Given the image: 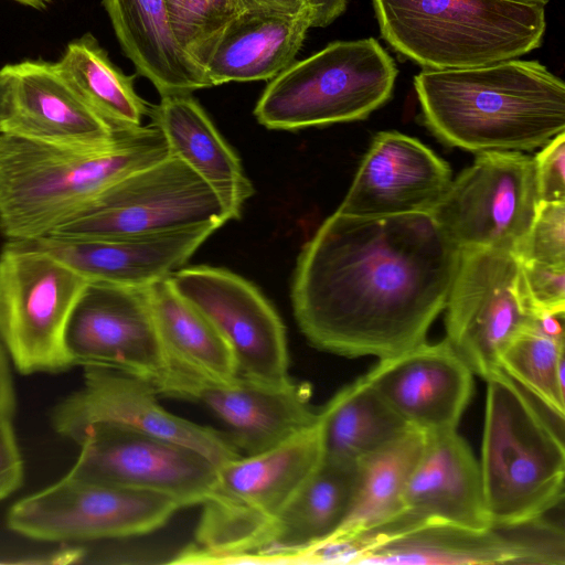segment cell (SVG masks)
Listing matches in <instances>:
<instances>
[{
	"label": "cell",
	"mask_w": 565,
	"mask_h": 565,
	"mask_svg": "<svg viewBox=\"0 0 565 565\" xmlns=\"http://www.w3.org/2000/svg\"><path fill=\"white\" fill-rule=\"evenodd\" d=\"M459 257L429 213L335 211L298 255L290 288L295 319L319 350L396 355L426 341L445 309Z\"/></svg>",
	"instance_id": "6da1fadb"
},
{
	"label": "cell",
	"mask_w": 565,
	"mask_h": 565,
	"mask_svg": "<svg viewBox=\"0 0 565 565\" xmlns=\"http://www.w3.org/2000/svg\"><path fill=\"white\" fill-rule=\"evenodd\" d=\"M414 87L426 127L451 147L525 151L565 131V84L537 61L425 70Z\"/></svg>",
	"instance_id": "7a4b0ae2"
},
{
	"label": "cell",
	"mask_w": 565,
	"mask_h": 565,
	"mask_svg": "<svg viewBox=\"0 0 565 565\" xmlns=\"http://www.w3.org/2000/svg\"><path fill=\"white\" fill-rule=\"evenodd\" d=\"M169 156L152 121L87 148L1 132L0 231L10 242L47 236L110 184Z\"/></svg>",
	"instance_id": "3957f363"
},
{
	"label": "cell",
	"mask_w": 565,
	"mask_h": 565,
	"mask_svg": "<svg viewBox=\"0 0 565 565\" xmlns=\"http://www.w3.org/2000/svg\"><path fill=\"white\" fill-rule=\"evenodd\" d=\"M487 382L479 461L492 525L543 518L564 497L565 449L557 420L500 371Z\"/></svg>",
	"instance_id": "277c9868"
},
{
	"label": "cell",
	"mask_w": 565,
	"mask_h": 565,
	"mask_svg": "<svg viewBox=\"0 0 565 565\" xmlns=\"http://www.w3.org/2000/svg\"><path fill=\"white\" fill-rule=\"evenodd\" d=\"M382 38L425 70L519 58L537 49L543 4L511 0H372Z\"/></svg>",
	"instance_id": "5b68a950"
},
{
	"label": "cell",
	"mask_w": 565,
	"mask_h": 565,
	"mask_svg": "<svg viewBox=\"0 0 565 565\" xmlns=\"http://www.w3.org/2000/svg\"><path fill=\"white\" fill-rule=\"evenodd\" d=\"M322 458L317 420L267 450L216 466V482L202 504L195 544L174 563H244Z\"/></svg>",
	"instance_id": "8992f818"
},
{
	"label": "cell",
	"mask_w": 565,
	"mask_h": 565,
	"mask_svg": "<svg viewBox=\"0 0 565 565\" xmlns=\"http://www.w3.org/2000/svg\"><path fill=\"white\" fill-rule=\"evenodd\" d=\"M397 73L375 39L335 41L270 79L254 115L276 130L365 119L391 98Z\"/></svg>",
	"instance_id": "52a82bcc"
},
{
	"label": "cell",
	"mask_w": 565,
	"mask_h": 565,
	"mask_svg": "<svg viewBox=\"0 0 565 565\" xmlns=\"http://www.w3.org/2000/svg\"><path fill=\"white\" fill-rule=\"evenodd\" d=\"M87 280L50 253L10 242L0 254V342L22 374L72 365L65 329Z\"/></svg>",
	"instance_id": "ba28073f"
},
{
	"label": "cell",
	"mask_w": 565,
	"mask_h": 565,
	"mask_svg": "<svg viewBox=\"0 0 565 565\" xmlns=\"http://www.w3.org/2000/svg\"><path fill=\"white\" fill-rule=\"evenodd\" d=\"M227 221L213 190L170 154L100 191L50 235L116 238Z\"/></svg>",
	"instance_id": "9c48e42d"
},
{
	"label": "cell",
	"mask_w": 565,
	"mask_h": 565,
	"mask_svg": "<svg viewBox=\"0 0 565 565\" xmlns=\"http://www.w3.org/2000/svg\"><path fill=\"white\" fill-rule=\"evenodd\" d=\"M540 203L533 157L522 151L478 152L428 212L461 250L519 254Z\"/></svg>",
	"instance_id": "30bf717a"
},
{
	"label": "cell",
	"mask_w": 565,
	"mask_h": 565,
	"mask_svg": "<svg viewBox=\"0 0 565 565\" xmlns=\"http://www.w3.org/2000/svg\"><path fill=\"white\" fill-rule=\"evenodd\" d=\"M444 310L445 340L483 380L502 371V353L536 316L523 292L520 258L494 248L460 250Z\"/></svg>",
	"instance_id": "8fae6325"
},
{
	"label": "cell",
	"mask_w": 565,
	"mask_h": 565,
	"mask_svg": "<svg viewBox=\"0 0 565 565\" xmlns=\"http://www.w3.org/2000/svg\"><path fill=\"white\" fill-rule=\"evenodd\" d=\"M180 509L175 499L150 491L94 483L65 476L14 503L13 532L44 542L127 539L162 527Z\"/></svg>",
	"instance_id": "7c38bea8"
},
{
	"label": "cell",
	"mask_w": 565,
	"mask_h": 565,
	"mask_svg": "<svg viewBox=\"0 0 565 565\" xmlns=\"http://www.w3.org/2000/svg\"><path fill=\"white\" fill-rule=\"evenodd\" d=\"M67 476L171 497L202 505L216 482V465L194 448L129 427L99 423L86 429Z\"/></svg>",
	"instance_id": "4fadbf2b"
},
{
	"label": "cell",
	"mask_w": 565,
	"mask_h": 565,
	"mask_svg": "<svg viewBox=\"0 0 565 565\" xmlns=\"http://www.w3.org/2000/svg\"><path fill=\"white\" fill-rule=\"evenodd\" d=\"M77 391L52 412V425L64 438L79 443L88 427L105 423L156 435L196 449L216 466L241 456L228 434L168 412L146 380L124 371L85 365Z\"/></svg>",
	"instance_id": "5bb4252c"
},
{
	"label": "cell",
	"mask_w": 565,
	"mask_h": 565,
	"mask_svg": "<svg viewBox=\"0 0 565 565\" xmlns=\"http://www.w3.org/2000/svg\"><path fill=\"white\" fill-rule=\"evenodd\" d=\"M64 343L72 365L117 369L152 387L170 370L147 287L87 281L68 318Z\"/></svg>",
	"instance_id": "9a60e30c"
},
{
	"label": "cell",
	"mask_w": 565,
	"mask_h": 565,
	"mask_svg": "<svg viewBox=\"0 0 565 565\" xmlns=\"http://www.w3.org/2000/svg\"><path fill=\"white\" fill-rule=\"evenodd\" d=\"M169 279L225 339L238 374L268 382L289 379L285 326L253 282L210 265L182 267Z\"/></svg>",
	"instance_id": "2e32d148"
},
{
	"label": "cell",
	"mask_w": 565,
	"mask_h": 565,
	"mask_svg": "<svg viewBox=\"0 0 565 565\" xmlns=\"http://www.w3.org/2000/svg\"><path fill=\"white\" fill-rule=\"evenodd\" d=\"M156 392L206 406L227 425L244 455L267 450L318 420L310 387L290 377L268 382L237 374L217 380L170 370Z\"/></svg>",
	"instance_id": "e0dca14e"
},
{
	"label": "cell",
	"mask_w": 565,
	"mask_h": 565,
	"mask_svg": "<svg viewBox=\"0 0 565 565\" xmlns=\"http://www.w3.org/2000/svg\"><path fill=\"white\" fill-rule=\"evenodd\" d=\"M428 524L475 530L492 525L479 462L457 429L426 434L403 494L401 512L383 526L353 536L359 556L370 546Z\"/></svg>",
	"instance_id": "ac0fdd59"
},
{
	"label": "cell",
	"mask_w": 565,
	"mask_h": 565,
	"mask_svg": "<svg viewBox=\"0 0 565 565\" xmlns=\"http://www.w3.org/2000/svg\"><path fill=\"white\" fill-rule=\"evenodd\" d=\"M562 527L543 518L475 530L428 524L366 548L355 564L564 565Z\"/></svg>",
	"instance_id": "d6986e66"
},
{
	"label": "cell",
	"mask_w": 565,
	"mask_h": 565,
	"mask_svg": "<svg viewBox=\"0 0 565 565\" xmlns=\"http://www.w3.org/2000/svg\"><path fill=\"white\" fill-rule=\"evenodd\" d=\"M451 181L448 163L418 139L380 131L337 212L354 216L428 213Z\"/></svg>",
	"instance_id": "ffe728a7"
},
{
	"label": "cell",
	"mask_w": 565,
	"mask_h": 565,
	"mask_svg": "<svg viewBox=\"0 0 565 565\" xmlns=\"http://www.w3.org/2000/svg\"><path fill=\"white\" fill-rule=\"evenodd\" d=\"M473 373L444 339L380 359L364 376L406 424L425 434L457 429Z\"/></svg>",
	"instance_id": "44dd1931"
},
{
	"label": "cell",
	"mask_w": 565,
	"mask_h": 565,
	"mask_svg": "<svg viewBox=\"0 0 565 565\" xmlns=\"http://www.w3.org/2000/svg\"><path fill=\"white\" fill-rule=\"evenodd\" d=\"M220 227L206 223L116 238L47 235L26 243L55 256L87 281L148 287L182 268Z\"/></svg>",
	"instance_id": "7402d4cb"
},
{
	"label": "cell",
	"mask_w": 565,
	"mask_h": 565,
	"mask_svg": "<svg viewBox=\"0 0 565 565\" xmlns=\"http://www.w3.org/2000/svg\"><path fill=\"white\" fill-rule=\"evenodd\" d=\"M11 77V111L2 132L67 147H98L121 130L100 117L63 78L55 63L4 66Z\"/></svg>",
	"instance_id": "603a6c76"
},
{
	"label": "cell",
	"mask_w": 565,
	"mask_h": 565,
	"mask_svg": "<svg viewBox=\"0 0 565 565\" xmlns=\"http://www.w3.org/2000/svg\"><path fill=\"white\" fill-rule=\"evenodd\" d=\"M151 121L162 131L170 154L184 162L217 195L230 220L242 215L254 188L242 162L191 93L161 96Z\"/></svg>",
	"instance_id": "cb8c5ba5"
},
{
	"label": "cell",
	"mask_w": 565,
	"mask_h": 565,
	"mask_svg": "<svg viewBox=\"0 0 565 565\" xmlns=\"http://www.w3.org/2000/svg\"><path fill=\"white\" fill-rule=\"evenodd\" d=\"M360 482V461L323 457L244 563H274L331 536L347 519Z\"/></svg>",
	"instance_id": "d4e9b609"
},
{
	"label": "cell",
	"mask_w": 565,
	"mask_h": 565,
	"mask_svg": "<svg viewBox=\"0 0 565 565\" xmlns=\"http://www.w3.org/2000/svg\"><path fill=\"white\" fill-rule=\"evenodd\" d=\"M309 28L307 11L294 17L242 12L223 31L204 76L211 87L270 81L295 62Z\"/></svg>",
	"instance_id": "484cf974"
},
{
	"label": "cell",
	"mask_w": 565,
	"mask_h": 565,
	"mask_svg": "<svg viewBox=\"0 0 565 565\" xmlns=\"http://www.w3.org/2000/svg\"><path fill=\"white\" fill-rule=\"evenodd\" d=\"M124 54L160 96L210 88L175 44L164 0H103Z\"/></svg>",
	"instance_id": "4316f807"
},
{
	"label": "cell",
	"mask_w": 565,
	"mask_h": 565,
	"mask_svg": "<svg viewBox=\"0 0 565 565\" xmlns=\"http://www.w3.org/2000/svg\"><path fill=\"white\" fill-rule=\"evenodd\" d=\"M151 316L170 370L217 380L238 374L234 353L213 323L173 287L169 277L147 287Z\"/></svg>",
	"instance_id": "83f0119b"
},
{
	"label": "cell",
	"mask_w": 565,
	"mask_h": 565,
	"mask_svg": "<svg viewBox=\"0 0 565 565\" xmlns=\"http://www.w3.org/2000/svg\"><path fill=\"white\" fill-rule=\"evenodd\" d=\"M318 423L323 457L350 461H361L412 429L364 375L318 409Z\"/></svg>",
	"instance_id": "f1b7e54d"
},
{
	"label": "cell",
	"mask_w": 565,
	"mask_h": 565,
	"mask_svg": "<svg viewBox=\"0 0 565 565\" xmlns=\"http://www.w3.org/2000/svg\"><path fill=\"white\" fill-rule=\"evenodd\" d=\"M426 434L409 429L360 461V482L353 505L337 532L340 540L374 531L402 510L407 481L424 450Z\"/></svg>",
	"instance_id": "f546056e"
},
{
	"label": "cell",
	"mask_w": 565,
	"mask_h": 565,
	"mask_svg": "<svg viewBox=\"0 0 565 565\" xmlns=\"http://www.w3.org/2000/svg\"><path fill=\"white\" fill-rule=\"evenodd\" d=\"M63 78L107 122L117 130L142 126L152 105L142 99L128 76L109 58L89 33L67 44L55 63Z\"/></svg>",
	"instance_id": "4dcf8cb0"
},
{
	"label": "cell",
	"mask_w": 565,
	"mask_h": 565,
	"mask_svg": "<svg viewBox=\"0 0 565 565\" xmlns=\"http://www.w3.org/2000/svg\"><path fill=\"white\" fill-rule=\"evenodd\" d=\"M565 339L548 335L533 326L504 350L501 370L559 419L565 415Z\"/></svg>",
	"instance_id": "1f68e13d"
},
{
	"label": "cell",
	"mask_w": 565,
	"mask_h": 565,
	"mask_svg": "<svg viewBox=\"0 0 565 565\" xmlns=\"http://www.w3.org/2000/svg\"><path fill=\"white\" fill-rule=\"evenodd\" d=\"M164 6L175 44L204 75L215 44L241 10L234 0H164Z\"/></svg>",
	"instance_id": "d6a6232c"
},
{
	"label": "cell",
	"mask_w": 565,
	"mask_h": 565,
	"mask_svg": "<svg viewBox=\"0 0 565 565\" xmlns=\"http://www.w3.org/2000/svg\"><path fill=\"white\" fill-rule=\"evenodd\" d=\"M518 257L521 260L565 266V201L539 203Z\"/></svg>",
	"instance_id": "836d02e7"
},
{
	"label": "cell",
	"mask_w": 565,
	"mask_h": 565,
	"mask_svg": "<svg viewBox=\"0 0 565 565\" xmlns=\"http://www.w3.org/2000/svg\"><path fill=\"white\" fill-rule=\"evenodd\" d=\"M525 299L535 313L565 311V266L521 260Z\"/></svg>",
	"instance_id": "e575fe53"
},
{
	"label": "cell",
	"mask_w": 565,
	"mask_h": 565,
	"mask_svg": "<svg viewBox=\"0 0 565 565\" xmlns=\"http://www.w3.org/2000/svg\"><path fill=\"white\" fill-rule=\"evenodd\" d=\"M533 159L540 202L565 201V132L545 143Z\"/></svg>",
	"instance_id": "d590c367"
},
{
	"label": "cell",
	"mask_w": 565,
	"mask_h": 565,
	"mask_svg": "<svg viewBox=\"0 0 565 565\" xmlns=\"http://www.w3.org/2000/svg\"><path fill=\"white\" fill-rule=\"evenodd\" d=\"M23 481V461L12 417H0V501L15 492Z\"/></svg>",
	"instance_id": "8d00e7d4"
},
{
	"label": "cell",
	"mask_w": 565,
	"mask_h": 565,
	"mask_svg": "<svg viewBox=\"0 0 565 565\" xmlns=\"http://www.w3.org/2000/svg\"><path fill=\"white\" fill-rule=\"evenodd\" d=\"M241 12L275 15H299L303 13V0H234Z\"/></svg>",
	"instance_id": "74e56055"
},
{
	"label": "cell",
	"mask_w": 565,
	"mask_h": 565,
	"mask_svg": "<svg viewBox=\"0 0 565 565\" xmlns=\"http://www.w3.org/2000/svg\"><path fill=\"white\" fill-rule=\"evenodd\" d=\"M349 0H303L311 28H324L341 15Z\"/></svg>",
	"instance_id": "f35d334b"
},
{
	"label": "cell",
	"mask_w": 565,
	"mask_h": 565,
	"mask_svg": "<svg viewBox=\"0 0 565 565\" xmlns=\"http://www.w3.org/2000/svg\"><path fill=\"white\" fill-rule=\"evenodd\" d=\"M15 394L10 371L9 356L0 342V417H13Z\"/></svg>",
	"instance_id": "ab89813d"
},
{
	"label": "cell",
	"mask_w": 565,
	"mask_h": 565,
	"mask_svg": "<svg viewBox=\"0 0 565 565\" xmlns=\"http://www.w3.org/2000/svg\"><path fill=\"white\" fill-rule=\"evenodd\" d=\"M12 83L4 66L0 70V134L9 119L11 111Z\"/></svg>",
	"instance_id": "60d3db41"
},
{
	"label": "cell",
	"mask_w": 565,
	"mask_h": 565,
	"mask_svg": "<svg viewBox=\"0 0 565 565\" xmlns=\"http://www.w3.org/2000/svg\"><path fill=\"white\" fill-rule=\"evenodd\" d=\"M12 1L18 2L25 7H30L32 9H36V10H43L52 2V0H12Z\"/></svg>",
	"instance_id": "b9f144b4"
},
{
	"label": "cell",
	"mask_w": 565,
	"mask_h": 565,
	"mask_svg": "<svg viewBox=\"0 0 565 565\" xmlns=\"http://www.w3.org/2000/svg\"><path fill=\"white\" fill-rule=\"evenodd\" d=\"M516 2H524V3H539V4H545L548 2V0H511Z\"/></svg>",
	"instance_id": "7bdbcfd3"
}]
</instances>
